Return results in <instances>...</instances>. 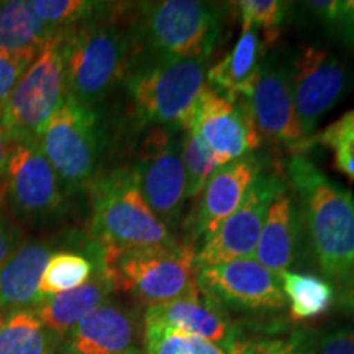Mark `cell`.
Here are the masks:
<instances>
[{"label":"cell","instance_id":"8992f818","mask_svg":"<svg viewBox=\"0 0 354 354\" xmlns=\"http://www.w3.org/2000/svg\"><path fill=\"white\" fill-rule=\"evenodd\" d=\"M102 248V246H100ZM104 261L115 289L141 304L171 302L198 289L194 246H149L105 250Z\"/></svg>","mask_w":354,"mask_h":354},{"label":"cell","instance_id":"6da1fadb","mask_svg":"<svg viewBox=\"0 0 354 354\" xmlns=\"http://www.w3.org/2000/svg\"><path fill=\"white\" fill-rule=\"evenodd\" d=\"M286 171L318 271L348 302L354 295V194L302 154H294Z\"/></svg>","mask_w":354,"mask_h":354},{"label":"cell","instance_id":"d6986e66","mask_svg":"<svg viewBox=\"0 0 354 354\" xmlns=\"http://www.w3.org/2000/svg\"><path fill=\"white\" fill-rule=\"evenodd\" d=\"M302 238V214L294 194L286 185L269 207L253 259L276 274L289 271L300 258Z\"/></svg>","mask_w":354,"mask_h":354},{"label":"cell","instance_id":"7c38bea8","mask_svg":"<svg viewBox=\"0 0 354 354\" xmlns=\"http://www.w3.org/2000/svg\"><path fill=\"white\" fill-rule=\"evenodd\" d=\"M2 176L12 210L28 221L50 220L64 205V189L37 138L13 143Z\"/></svg>","mask_w":354,"mask_h":354},{"label":"cell","instance_id":"9a60e30c","mask_svg":"<svg viewBox=\"0 0 354 354\" xmlns=\"http://www.w3.org/2000/svg\"><path fill=\"white\" fill-rule=\"evenodd\" d=\"M189 125L196 128L209 148L227 162L258 151L263 145L246 100H230L205 86Z\"/></svg>","mask_w":354,"mask_h":354},{"label":"cell","instance_id":"836d02e7","mask_svg":"<svg viewBox=\"0 0 354 354\" xmlns=\"http://www.w3.org/2000/svg\"><path fill=\"white\" fill-rule=\"evenodd\" d=\"M330 35L338 37L354 53V0H338V13Z\"/></svg>","mask_w":354,"mask_h":354},{"label":"cell","instance_id":"4fadbf2b","mask_svg":"<svg viewBox=\"0 0 354 354\" xmlns=\"http://www.w3.org/2000/svg\"><path fill=\"white\" fill-rule=\"evenodd\" d=\"M197 284L221 307L243 312H274L286 307L279 274L253 258L196 266Z\"/></svg>","mask_w":354,"mask_h":354},{"label":"cell","instance_id":"52a82bcc","mask_svg":"<svg viewBox=\"0 0 354 354\" xmlns=\"http://www.w3.org/2000/svg\"><path fill=\"white\" fill-rule=\"evenodd\" d=\"M37 141L64 192L92 187L104 149V130L95 109L66 94L38 131Z\"/></svg>","mask_w":354,"mask_h":354},{"label":"cell","instance_id":"1f68e13d","mask_svg":"<svg viewBox=\"0 0 354 354\" xmlns=\"http://www.w3.org/2000/svg\"><path fill=\"white\" fill-rule=\"evenodd\" d=\"M227 354H313L310 336L300 331L289 336H251L234 338Z\"/></svg>","mask_w":354,"mask_h":354},{"label":"cell","instance_id":"f35d334b","mask_svg":"<svg viewBox=\"0 0 354 354\" xmlns=\"http://www.w3.org/2000/svg\"><path fill=\"white\" fill-rule=\"evenodd\" d=\"M0 315H2V313H0Z\"/></svg>","mask_w":354,"mask_h":354},{"label":"cell","instance_id":"d590c367","mask_svg":"<svg viewBox=\"0 0 354 354\" xmlns=\"http://www.w3.org/2000/svg\"><path fill=\"white\" fill-rule=\"evenodd\" d=\"M19 234L8 221L0 215V269L6 266L10 256L19 248Z\"/></svg>","mask_w":354,"mask_h":354},{"label":"cell","instance_id":"44dd1931","mask_svg":"<svg viewBox=\"0 0 354 354\" xmlns=\"http://www.w3.org/2000/svg\"><path fill=\"white\" fill-rule=\"evenodd\" d=\"M57 240H33L19 246L0 269V313L32 308L44 268L55 253Z\"/></svg>","mask_w":354,"mask_h":354},{"label":"cell","instance_id":"f1b7e54d","mask_svg":"<svg viewBox=\"0 0 354 354\" xmlns=\"http://www.w3.org/2000/svg\"><path fill=\"white\" fill-rule=\"evenodd\" d=\"M143 325L145 354H227L220 346L198 336L158 323L145 322Z\"/></svg>","mask_w":354,"mask_h":354},{"label":"cell","instance_id":"3957f363","mask_svg":"<svg viewBox=\"0 0 354 354\" xmlns=\"http://www.w3.org/2000/svg\"><path fill=\"white\" fill-rule=\"evenodd\" d=\"M141 127L183 131L207 86V61L136 55L123 79Z\"/></svg>","mask_w":354,"mask_h":354},{"label":"cell","instance_id":"277c9868","mask_svg":"<svg viewBox=\"0 0 354 354\" xmlns=\"http://www.w3.org/2000/svg\"><path fill=\"white\" fill-rule=\"evenodd\" d=\"M92 241L105 250L174 246L179 241L149 209L135 167H120L92 184Z\"/></svg>","mask_w":354,"mask_h":354},{"label":"cell","instance_id":"8d00e7d4","mask_svg":"<svg viewBox=\"0 0 354 354\" xmlns=\"http://www.w3.org/2000/svg\"><path fill=\"white\" fill-rule=\"evenodd\" d=\"M10 148H12V143L7 140L6 133H3L2 128H0V176H2L3 167H6V161L8 158V153H10Z\"/></svg>","mask_w":354,"mask_h":354},{"label":"cell","instance_id":"484cf974","mask_svg":"<svg viewBox=\"0 0 354 354\" xmlns=\"http://www.w3.org/2000/svg\"><path fill=\"white\" fill-rule=\"evenodd\" d=\"M286 302L290 305V318L307 322L322 317L333 305L336 289L325 277L310 272L284 271L279 274Z\"/></svg>","mask_w":354,"mask_h":354},{"label":"cell","instance_id":"cb8c5ba5","mask_svg":"<svg viewBox=\"0 0 354 354\" xmlns=\"http://www.w3.org/2000/svg\"><path fill=\"white\" fill-rule=\"evenodd\" d=\"M56 33L37 15L30 0L0 2V50L39 51Z\"/></svg>","mask_w":354,"mask_h":354},{"label":"cell","instance_id":"30bf717a","mask_svg":"<svg viewBox=\"0 0 354 354\" xmlns=\"http://www.w3.org/2000/svg\"><path fill=\"white\" fill-rule=\"evenodd\" d=\"M290 86L304 140H315L318 123L342 99L348 84L346 64L330 51L300 46L289 59Z\"/></svg>","mask_w":354,"mask_h":354},{"label":"cell","instance_id":"7402d4cb","mask_svg":"<svg viewBox=\"0 0 354 354\" xmlns=\"http://www.w3.org/2000/svg\"><path fill=\"white\" fill-rule=\"evenodd\" d=\"M266 39L256 28L241 30L232 51L207 69V86L230 100H250L266 56Z\"/></svg>","mask_w":354,"mask_h":354},{"label":"cell","instance_id":"2e32d148","mask_svg":"<svg viewBox=\"0 0 354 354\" xmlns=\"http://www.w3.org/2000/svg\"><path fill=\"white\" fill-rule=\"evenodd\" d=\"M268 159L254 151L221 166L203 187L196 215V240H207L240 207Z\"/></svg>","mask_w":354,"mask_h":354},{"label":"cell","instance_id":"603a6c76","mask_svg":"<svg viewBox=\"0 0 354 354\" xmlns=\"http://www.w3.org/2000/svg\"><path fill=\"white\" fill-rule=\"evenodd\" d=\"M102 261V248L88 241L84 251L57 250L44 268L38 289V300L73 290L94 276Z\"/></svg>","mask_w":354,"mask_h":354},{"label":"cell","instance_id":"74e56055","mask_svg":"<svg viewBox=\"0 0 354 354\" xmlns=\"http://www.w3.org/2000/svg\"><path fill=\"white\" fill-rule=\"evenodd\" d=\"M348 305H349V307H351V308H354V295H353L351 299L348 300Z\"/></svg>","mask_w":354,"mask_h":354},{"label":"cell","instance_id":"4dcf8cb0","mask_svg":"<svg viewBox=\"0 0 354 354\" xmlns=\"http://www.w3.org/2000/svg\"><path fill=\"white\" fill-rule=\"evenodd\" d=\"M317 138L331 151L336 169L354 180V109L326 127Z\"/></svg>","mask_w":354,"mask_h":354},{"label":"cell","instance_id":"4316f807","mask_svg":"<svg viewBox=\"0 0 354 354\" xmlns=\"http://www.w3.org/2000/svg\"><path fill=\"white\" fill-rule=\"evenodd\" d=\"M179 151L187 180V201L197 198L210 177L225 166V162L201 138L196 128L190 125L179 133Z\"/></svg>","mask_w":354,"mask_h":354},{"label":"cell","instance_id":"f546056e","mask_svg":"<svg viewBox=\"0 0 354 354\" xmlns=\"http://www.w3.org/2000/svg\"><path fill=\"white\" fill-rule=\"evenodd\" d=\"M230 6L236 8L240 15L241 30L256 28L264 37L266 44L271 46L281 35V26L284 24L290 3L279 0H240L232 2Z\"/></svg>","mask_w":354,"mask_h":354},{"label":"cell","instance_id":"ac0fdd59","mask_svg":"<svg viewBox=\"0 0 354 354\" xmlns=\"http://www.w3.org/2000/svg\"><path fill=\"white\" fill-rule=\"evenodd\" d=\"M145 322L198 336L221 349H227L238 338V326L230 320L223 307L201 287L180 299L146 307Z\"/></svg>","mask_w":354,"mask_h":354},{"label":"cell","instance_id":"7a4b0ae2","mask_svg":"<svg viewBox=\"0 0 354 354\" xmlns=\"http://www.w3.org/2000/svg\"><path fill=\"white\" fill-rule=\"evenodd\" d=\"M113 10L64 32L66 94L92 109L123 84L140 50L133 25L115 20Z\"/></svg>","mask_w":354,"mask_h":354},{"label":"cell","instance_id":"83f0119b","mask_svg":"<svg viewBox=\"0 0 354 354\" xmlns=\"http://www.w3.org/2000/svg\"><path fill=\"white\" fill-rule=\"evenodd\" d=\"M33 10L56 32H68L95 19L110 8V3L88 0H30Z\"/></svg>","mask_w":354,"mask_h":354},{"label":"cell","instance_id":"d4e9b609","mask_svg":"<svg viewBox=\"0 0 354 354\" xmlns=\"http://www.w3.org/2000/svg\"><path fill=\"white\" fill-rule=\"evenodd\" d=\"M61 342L32 308L0 315V354H56Z\"/></svg>","mask_w":354,"mask_h":354},{"label":"cell","instance_id":"5b68a950","mask_svg":"<svg viewBox=\"0 0 354 354\" xmlns=\"http://www.w3.org/2000/svg\"><path fill=\"white\" fill-rule=\"evenodd\" d=\"M133 21L143 53L209 61L220 38L223 7L198 0H161L136 7Z\"/></svg>","mask_w":354,"mask_h":354},{"label":"cell","instance_id":"d6a6232c","mask_svg":"<svg viewBox=\"0 0 354 354\" xmlns=\"http://www.w3.org/2000/svg\"><path fill=\"white\" fill-rule=\"evenodd\" d=\"M38 51L10 53L0 50V115L10 99L13 88L19 84L20 77L33 63Z\"/></svg>","mask_w":354,"mask_h":354},{"label":"cell","instance_id":"9c48e42d","mask_svg":"<svg viewBox=\"0 0 354 354\" xmlns=\"http://www.w3.org/2000/svg\"><path fill=\"white\" fill-rule=\"evenodd\" d=\"M179 133L151 128L146 136L135 171L141 192L167 230L177 228L187 202V180L179 151Z\"/></svg>","mask_w":354,"mask_h":354},{"label":"cell","instance_id":"e0dca14e","mask_svg":"<svg viewBox=\"0 0 354 354\" xmlns=\"http://www.w3.org/2000/svg\"><path fill=\"white\" fill-rule=\"evenodd\" d=\"M140 322L130 310L104 304L61 342V354H143Z\"/></svg>","mask_w":354,"mask_h":354},{"label":"cell","instance_id":"ffe728a7","mask_svg":"<svg viewBox=\"0 0 354 354\" xmlns=\"http://www.w3.org/2000/svg\"><path fill=\"white\" fill-rule=\"evenodd\" d=\"M113 290V281L105 266L104 253H102L99 268L86 284L63 292V294L41 299L33 305L32 310L48 330L63 339L88 313L94 312L100 305L107 304Z\"/></svg>","mask_w":354,"mask_h":354},{"label":"cell","instance_id":"5bb4252c","mask_svg":"<svg viewBox=\"0 0 354 354\" xmlns=\"http://www.w3.org/2000/svg\"><path fill=\"white\" fill-rule=\"evenodd\" d=\"M248 105L261 140L295 154L308 148L295 112L289 59H284L279 53L264 56Z\"/></svg>","mask_w":354,"mask_h":354},{"label":"cell","instance_id":"8fae6325","mask_svg":"<svg viewBox=\"0 0 354 354\" xmlns=\"http://www.w3.org/2000/svg\"><path fill=\"white\" fill-rule=\"evenodd\" d=\"M286 185L277 172H261L240 207L202 241L196 251V266L253 258L269 207Z\"/></svg>","mask_w":354,"mask_h":354},{"label":"cell","instance_id":"e575fe53","mask_svg":"<svg viewBox=\"0 0 354 354\" xmlns=\"http://www.w3.org/2000/svg\"><path fill=\"white\" fill-rule=\"evenodd\" d=\"M318 354H354V330L339 328L323 335Z\"/></svg>","mask_w":354,"mask_h":354},{"label":"cell","instance_id":"ba28073f","mask_svg":"<svg viewBox=\"0 0 354 354\" xmlns=\"http://www.w3.org/2000/svg\"><path fill=\"white\" fill-rule=\"evenodd\" d=\"M66 95L64 32H57L28 66L0 115L10 143L35 140Z\"/></svg>","mask_w":354,"mask_h":354}]
</instances>
